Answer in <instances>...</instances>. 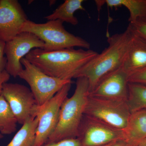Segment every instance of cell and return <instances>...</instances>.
I'll return each instance as SVG.
<instances>
[{"instance_id": "6da1fadb", "label": "cell", "mask_w": 146, "mask_h": 146, "mask_svg": "<svg viewBox=\"0 0 146 146\" xmlns=\"http://www.w3.org/2000/svg\"><path fill=\"white\" fill-rule=\"evenodd\" d=\"M98 54L93 50L74 48L53 51L35 48L25 58L50 76L72 80L78 72Z\"/></svg>"}, {"instance_id": "7a4b0ae2", "label": "cell", "mask_w": 146, "mask_h": 146, "mask_svg": "<svg viewBox=\"0 0 146 146\" xmlns=\"http://www.w3.org/2000/svg\"><path fill=\"white\" fill-rule=\"evenodd\" d=\"M132 35V31L127 27L122 33L108 37V47L82 67L74 78H87L91 93L103 79L121 67Z\"/></svg>"}, {"instance_id": "3957f363", "label": "cell", "mask_w": 146, "mask_h": 146, "mask_svg": "<svg viewBox=\"0 0 146 146\" xmlns=\"http://www.w3.org/2000/svg\"><path fill=\"white\" fill-rule=\"evenodd\" d=\"M89 95L87 79L77 78L75 91L72 97H67L62 103L57 125L46 143L77 138Z\"/></svg>"}, {"instance_id": "277c9868", "label": "cell", "mask_w": 146, "mask_h": 146, "mask_svg": "<svg viewBox=\"0 0 146 146\" xmlns=\"http://www.w3.org/2000/svg\"><path fill=\"white\" fill-rule=\"evenodd\" d=\"M60 20L48 21L44 23H36L27 20L21 32H27L35 35L44 42L46 51H53L76 47L89 49L90 44L80 36L67 31Z\"/></svg>"}, {"instance_id": "5b68a950", "label": "cell", "mask_w": 146, "mask_h": 146, "mask_svg": "<svg viewBox=\"0 0 146 146\" xmlns=\"http://www.w3.org/2000/svg\"><path fill=\"white\" fill-rule=\"evenodd\" d=\"M21 63L24 66L18 77L28 84L37 105L41 106L49 100L60 89L72 80H64L46 74L39 68L23 58Z\"/></svg>"}, {"instance_id": "8992f818", "label": "cell", "mask_w": 146, "mask_h": 146, "mask_svg": "<svg viewBox=\"0 0 146 146\" xmlns=\"http://www.w3.org/2000/svg\"><path fill=\"white\" fill-rule=\"evenodd\" d=\"M131 113L127 101L106 99L89 95L84 115L123 130Z\"/></svg>"}, {"instance_id": "52a82bcc", "label": "cell", "mask_w": 146, "mask_h": 146, "mask_svg": "<svg viewBox=\"0 0 146 146\" xmlns=\"http://www.w3.org/2000/svg\"><path fill=\"white\" fill-rule=\"evenodd\" d=\"M72 83L65 85L54 96L41 106H36L34 117L38 120L34 146H42L46 143L54 131L59 118L60 107L68 97Z\"/></svg>"}, {"instance_id": "ba28073f", "label": "cell", "mask_w": 146, "mask_h": 146, "mask_svg": "<svg viewBox=\"0 0 146 146\" xmlns=\"http://www.w3.org/2000/svg\"><path fill=\"white\" fill-rule=\"evenodd\" d=\"M77 138L82 146H104L124 140V136L123 130L84 115L79 127Z\"/></svg>"}, {"instance_id": "9c48e42d", "label": "cell", "mask_w": 146, "mask_h": 146, "mask_svg": "<svg viewBox=\"0 0 146 146\" xmlns=\"http://www.w3.org/2000/svg\"><path fill=\"white\" fill-rule=\"evenodd\" d=\"M44 42L31 33H20L6 42L5 54L7 60L5 70L10 76L16 78L23 69L21 60L32 50L44 49Z\"/></svg>"}, {"instance_id": "30bf717a", "label": "cell", "mask_w": 146, "mask_h": 146, "mask_svg": "<svg viewBox=\"0 0 146 146\" xmlns=\"http://www.w3.org/2000/svg\"><path fill=\"white\" fill-rule=\"evenodd\" d=\"M1 95L8 103L19 124L23 125L35 117V110L37 104L31 90L26 86L6 82L3 85Z\"/></svg>"}, {"instance_id": "8fae6325", "label": "cell", "mask_w": 146, "mask_h": 146, "mask_svg": "<svg viewBox=\"0 0 146 146\" xmlns=\"http://www.w3.org/2000/svg\"><path fill=\"white\" fill-rule=\"evenodd\" d=\"M28 17L17 0H0V36L9 42L19 33Z\"/></svg>"}, {"instance_id": "7c38bea8", "label": "cell", "mask_w": 146, "mask_h": 146, "mask_svg": "<svg viewBox=\"0 0 146 146\" xmlns=\"http://www.w3.org/2000/svg\"><path fill=\"white\" fill-rule=\"evenodd\" d=\"M128 76L121 67L104 78L89 95L106 99L127 100Z\"/></svg>"}, {"instance_id": "4fadbf2b", "label": "cell", "mask_w": 146, "mask_h": 146, "mask_svg": "<svg viewBox=\"0 0 146 146\" xmlns=\"http://www.w3.org/2000/svg\"><path fill=\"white\" fill-rule=\"evenodd\" d=\"M131 31L132 37L121 66L128 77L146 67V41Z\"/></svg>"}, {"instance_id": "5bb4252c", "label": "cell", "mask_w": 146, "mask_h": 146, "mask_svg": "<svg viewBox=\"0 0 146 146\" xmlns=\"http://www.w3.org/2000/svg\"><path fill=\"white\" fill-rule=\"evenodd\" d=\"M123 132L125 141L131 146H136L146 139V109L131 113Z\"/></svg>"}, {"instance_id": "9a60e30c", "label": "cell", "mask_w": 146, "mask_h": 146, "mask_svg": "<svg viewBox=\"0 0 146 146\" xmlns=\"http://www.w3.org/2000/svg\"><path fill=\"white\" fill-rule=\"evenodd\" d=\"M103 5L106 4L111 9H117L124 6L129 12V23L146 22V0H102Z\"/></svg>"}, {"instance_id": "2e32d148", "label": "cell", "mask_w": 146, "mask_h": 146, "mask_svg": "<svg viewBox=\"0 0 146 146\" xmlns=\"http://www.w3.org/2000/svg\"><path fill=\"white\" fill-rule=\"evenodd\" d=\"M84 0H65L52 13L45 17L48 21L60 20L63 23H68L73 25L78 23V19L74 13L78 10L85 11L82 6Z\"/></svg>"}, {"instance_id": "e0dca14e", "label": "cell", "mask_w": 146, "mask_h": 146, "mask_svg": "<svg viewBox=\"0 0 146 146\" xmlns=\"http://www.w3.org/2000/svg\"><path fill=\"white\" fill-rule=\"evenodd\" d=\"M38 123L36 117L27 121L6 146H34Z\"/></svg>"}, {"instance_id": "ac0fdd59", "label": "cell", "mask_w": 146, "mask_h": 146, "mask_svg": "<svg viewBox=\"0 0 146 146\" xmlns=\"http://www.w3.org/2000/svg\"><path fill=\"white\" fill-rule=\"evenodd\" d=\"M128 86L127 103L130 113L146 109V86L129 82Z\"/></svg>"}, {"instance_id": "d6986e66", "label": "cell", "mask_w": 146, "mask_h": 146, "mask_svg": "<svg viewBox=\"0 0 146 146\" xmlns=\"http://www.w3.org/2000/svg\"><path fill=\"white\" fill-rule=\"evenodd\" d=\"M17 119L8 103L1 95H0V133L9 135L17 129Z\"/></svg>"}, {"instance_id": "ffe728a7", "label": "cell", "mask_w": 146, "mask_h": 146, "mask_svg": "<svg viewBox=\"0 0 146 146\" xmlns=\"http://www.w3.org/2000/svg\"><path fill=\"white\" fill-rule=\"evenodd\" d=\"M128 81L146 86V67L129 76Z\"/></svg>"}, {"instance_id": "44dd1931", "label": "cell", "mask_w": 146, "mask_h": 146, "mask_svg": "<svg viewBox=\"0 0 146 146\" xmlns=\"http://www.w3.org/2000/svg\"><path fill=\"white\" fill-rule=\"evenodd\" d=\"M42 146H82L78 138L65 139L56 142H47Z\"/></svg>"}, {"instance_id": "7402d4cb", "label": "cell", "mask_w": 146, "mask_h": 146, "mask_svg": "<svg viewBox=\"0 0 146 146\" xmlns=\"http://www.w3.org/2000/svg\"><path fill=\"white\" fill-rule=\"evenodd\" d=\"M128 27L133 32L146 41V22H138L133 23H129Z\"/></svg>"}, {"instance_id": "603a6c76", "label": "cell", "mask_w": 146, "mask_h": 146, "mask_svg": "<svg viewBox=\"0 0 146 146\" xmlns=\"http://www.w3.org/2000/svg\"><path fill=\"white\" fill-rule=\"evenodd\" d=\"M6 42L0 36V73L5 70L7 60L5 54V48Z\"/></svg>"}, {"instance_id": "cb8c5ba5", "label": "cell", "mask_w": 146, "mask_h": 146, "mask_svg": "<svg viewBox=\"0 0 146 146\" xmlns=\"http://www.w3.org/2000/svg\"><path fill=\"white\" fill-rule=\"evenodd\" d=\"M10 77V75L6 70L0 73V95L1 94L2 91L3 85L9 81Z\"/></svg>"}, {"instance_id": "d4e9b609", "label": "cell", "mask_w": 146, "mask_h": 146, "mask_svg": "<svg viewBox=\"0 0 146 146\" xmlns=\"http://www.w3.org/2000/svg\"><path fill=\"white\" fill-rule=\"evenodd\" d=\"M110 146H131L124 140H120L115 141Z\"/></svg>"}, {"instance_id": "484cf974", "label": "cell", "mask_w": 146, "mask_h": 146, "mask_svg": "<svg viewBox=\"0 0 146 146\" xmlns=\"http://www.w3.org/2000/svg\"><path fill=\"white\" fill-rule=\"evenodd\" d=\"M136 146H146V139L141 141Z\"/></svg>"}, {"instance_id": "4316f807", "label": "cell", "mask_w": 146, "mask_h": 146, "mask_svg": "<svg viewBox=\"0 0 146 146\" xmlns=\"http://www.w3.org/2000/svg\"><path fill=\"white\" fill-rule=\"evenodd\" d=\"M3 137V134H2L1 133H0V139H1Z\"/></svg>"}, {"instance_id": "83f0119b", "label": "cell", "mask_w": 146, "mask_h": 146, "mask_svg": "<svg viewBox=\"0 0 146 146\" xmlns=\"http://www.w3.org/2000/svg\"><path fill=\"white\" fill-rule=\"evenodd\" d=\"M114 142H113V143H114ZM113 143H111L108 144V145H106L104 146H110L112 145V144Z\"/></svg>"}, {"instance_id": "f1b7e54d", "label": "cell", "mask_w": 146, "mask_h": 146, "mask_svg": "<svg viewBox=\"0 0 146 146\" xmlns=\"http://www.w3.org/2000/svg\"><path fill=\"white\" fill-rule=\"evenodd\" d=\"M96 1H95V2H96ZM97 7H98V6H97Z\"/></svg>"}]
</instances>
